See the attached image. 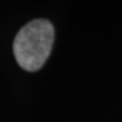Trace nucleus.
<instances>
[{"label":"nucleus","mask_w":122,"mask_h":122,"mask_svg":"<svg viewBox=\"0 0 122 122\" xmlns=\"http://www.w3.org/2000/svg\"><path fill=\"white\" fill-rule=\"evenodd\" d=\"M54 27L49 20L37 19L26 24L14 40L15 59L23 69L36 71L45 64L54 44Z\"/></svg>","instance_id":"1"}]
</instances>
